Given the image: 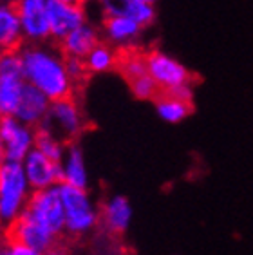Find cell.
I'll return each instance as SVG.
<instances>
[{"label":"cell","instance_id":"obj_1","mask_svg":"<svg viewBox=\"0 0 253 255\" xmlns=\"http://www.w3.org/2000/svg\"><path fill=\"white\" fill-rule=\"evenodd\" d=\"M25 84L33 85L51 102L73 96L74 82L65 71V56L58 47L42 44H25L18 49Z\"/></svg>","mask_w":253,"mask_h":255},{"label":"cell","instance_id":"obj_2","mask_svg":"<svg viewBox=\"0 0 253 255\" xmlns=\"http://www.w3.org/2000/svg\"><path fill=\"white\" fill-rule=\"evenodd\" d=\"M63 206V232L73 237L93 232L100 223V212L87 188L58 183Z\"/></svg>","mask_w":253,"mask_h":255},{"label":"cell","instance_id":"obj_3","mask_svg":"<svg viewBox=\"0 0 253 255\" xmlns=\"http://www.w3.org/2000/svg\"><path fill=\"white\" fill-rule=\"evenodd\" d=\"M31 192L22 163L0 161V219L4 225H11L22 214Z\"/></svg>","mask_w":253,"mask_h":255},{"label":"cell","instance_id":"obj_4","mask_svg":"<svg viewBox=\"0 0 253 255\" xmlns=\"http://www.w3.org/2000/svg\"><path fill=\"white\" fill-rule=\"evenodd\" d=\"M40 125L62 137L63 141H74L82 136V132L87 127V122H85L80 103L73 96H67V98L51 102L47 116Z\"/></svg>","mask_w":253,"mask_h":255},{"label":"cell","instance_id":"obj_5","mask_svg":"<svg viewBox=\"0 0 253 255\" xmlns=\"http://www.w3.org/2000/svg\"><path fill=\"white\" fill-rule=\"evenodd\" d=\"M22 212L56 237L63 234V206L58 185L33 190Z\"/></svg>","mask_w":253,"mask_h":255},{"label":"cell","instance_id":"obj_6","mask_svg":"<svg viewBox=\"0 0 253 255\" xmlns=\"http://www.w3.org/2000/svg\"><path fill=\"white\" fill-rule=\"evenodd\" d=\"M146 62V74L150 76L161 93H168L179 85L192 84L194 74L190 73L179 60L170 56L165 51L152 49L145 54Z\"/></svg>","mask_w":253,"mask_h":255},{"label":"cell","instance_id":"obj_7","mask_svg":"<svg viewBox=\"0 0 253 255\" xmlns=\"http://www.w3.org/2000/svg\"><path fill=\"white\" fill-rule=\"evenodd\" d=\"M24 85L25 80L18 49L2 51L0 53V116H13Z\"/></svg>","mask_w":253,"mask_h":255},{"label":"cell","instance_id":"obj_8","mask_svg":"<svg viewBox=\"0 0 253 255\" xmlns=\"http://www.w3.org/2000/svg\"><path fill=\"white\" fill-rule=\"evenodd\" d=\"M34 147V127L15 116L0 118V161H22Z\"/></svg>","mask_w":253,"mask_h":255},{"label":"cell","instance_id":"obj_9","mask_svg":"<svg viewBox=\"0 0 253 255\" xmlns=\"http://www.w3.org/2000/svg\"><path fill=\"white\" fill-rule=\"evenodd\" d=\"M16 13L20 18L22 36L27 44L49 42L47 0H16Z\"/></svg>","mask_w":253,"mask_h":255},{"label":"cell","instance_id":"obj_10","mask_svg":"<svg viewBox=\"0 0 253 255\" xmlns=\"http://www.w3.org/2000/svg\"><path fill=\"white\" fill-rule=\"evenodd\" d=\"M7 226H9L7 228V237L9 239L29 246L33 250H38L47 255L56 248L58 237L54 236V234H51L49 230H45L44 226L38 225L36 221H33L24 212Z\"/></svg>","mask_w":253,"mask_h":255},{"label":"cell","instance_id":"obj_11","mask_svg":"<svg viewBox=\"0 0 253 255\" xmlns=\"http://www.w3.org/2000/svg\"><path fill=\"white\" fill-rule=\"evenodd\" d=\"M22 168H24L25 179L29 183L31 190H42V188L53 187L62 183V167L60 161H53L47 156L31 148L27 156L22 159Z\"/></svg>","mask_w":253,"mask_h":255},{"label":"cell","instance_id":"obj_12","mask_svg":"<svg viewBox=\"0 0 253 255\" xmlns=\"http://www.w3.org/2000/svg\"><path fill=\"white\" fill-rule=\"evenodd\" d=\"M87 20V11L83 4H71L62 0H47V22L49 36L54 42L60 40Z\"/></svg>","mask_w":253,"mask_h":255},{"label":"cell","instance_id":"obj_13","mask_svg":"<svg viewBox=\"0 0 253 255\" xmlns=\"http://www.w3.org/2000/svg\"><path fill=\"white\" fill-rule=\"evenodd\" d=\"M143 33V27L125 16L123 13H116V15L103 16V24L100 34H102L105 42L111 44L116 49H130L136 45Z\"/></svg>","mask_w":253,"mask_h":255},{"label":"cell","instance_id":"obj_14","mask_svg":"<svg viewBox=\"0 0 253 255\" xmlns=\"http://www.w3.org/2000/svg\"><path fill=\"white\" fill-rule=\"evenodd\" d=\"M49 105H51V100L42 91H38V89L29 84H25L13 116L18 122L36 128L45 120V116H47Z\"/></svg>","mask_w":253,"mask_h":255},{"label":"cell","instance_id":"obj_15","mask_svg":"<svg viewBox=\"0 0 253 255\" xmlns=\"http://www.w3.org/2000/svg\"><path fill=\"white\" fill-rule=\"evenodd\" d=\"M102 40V34L96 25L85 20L78 27L69 31L58 44V49L62 51L63 56H74V58H85L87 53L93 49L94 45Z\"/></svg>","mask_w":253,"mask_h":255},{"label":"cell","instance_id":"obj_16","mask_svg":"<svg viewBox=\"0 0 253 255\" xmlns=\"http://www.w3.org/2000/svg\"><path fill=\"white\" fill-rule=\"evenodd\" d=\"M62 183L78 188H89V172L85 165V156L80 145L71 143L65 147L62 161Z\"/></svg>","mask_w":253,"mask_h":255},{"label":"cell","instance_id":"obj_17","mask_svg":"<svg viewBox=\"0 0 253 255\" xmlns=\"http://www.w3.org/2000/svg\"><path fill=\"white\" fill-rule=\"evenodd\" d=\"M132 214V205L125 196H112L109 201L103 203L100 221L111 234H123L130 226Z\"/></svg>","mask_w":253,"mask_h":255},{"label":"cell","instance_id":"obj_18","mask_svg":"<svg viewBox=\"0 0 253 255\" xmlns=\"http://www.w3.org/2000/svg\"><path fill=\"white\" fill-rule=\"evenodd\" d=\"M24 45L20 18L13 4H0V49L16 51Z\"/></svg>","mask_w":253,"mask_h":255},{"label":"cell","instance_id":"obj_19","mask_svg":"<svg viewBox=\"0 0 253 255\" xmlns=\"http://www.w3.org/2000/svg\"><path fill=\"white\" fill-rule=\"evenodd\" d=\"M89 74H105L111 73L118 67L120 62V53L116 47H112L107 42H98L93 49L89 51L87 56L83 58Z\"/></svg>","mask_w":253,"mask_h":255},{"label":"cell","instance_id":"obj_20","mask_svg":"<svg viewBox=\"0 0 253 255\" xmlns=\"http://www.w3.org/2000/svg\"><path fill=\"white\" fill-rule=\"evenodd\" d=\"M154 105H156V113L159 120L170 125H177V123L185 122L192 114V102H185L172 96L168 93H159L154 98Z\"/></svg>","mask_w":253,"mask_h":255},{"label":"cell","instance_id":"obj_21","mask_svg":"<svg viewBox=\"0 0 253 255\" xmlns=\"http://www.w3.org/2000/svg\"><path fill=\"white\" fill-rule=\"evenodd\" d=\"M65 141H63L62 137H58L54 132H51L49 128L38 127L34 128V148L40 150V152L47 156L49 159H53V161H62L63 152H65Z\"/></svg>","mask_w":253,"mask_h":255},{"label":"cell","instance_id":"obj_22","mask_svg":"<svg viewBox=\"0 0 253 255\" xmlns=\"http://www.w3.org/2000/svg\"><path fill=\"white\" fill-rule=\"evenodd\" d=\"M120 13L134 20L139 27H148L156 22V5L146 2H123L120 4Z\"/></svg>","mask_w":253,"mask_h":255},{"label":"cell","instance_id":"obj_23","mask_svg":"<svg viewBox=\"0 0 253 255\" xmlns=\"http://www.w3.org/2000/svg\"><path fill=\"white\" fill-rule=\"evenodd\" d=\"M122 76L130 82V80L146 74V62H145V54L141 53H134V51H128L126 54L120 56V62H118V67Z\"/></svg>","mask_w":253,"mask_h":255},{"label":"cell","instance_id":"obj_24","mask_svg":"<svg viewBox=\"0 0 253 255\" xmlns=\"http://www.w3.org/2000/svg\"><path fill=\"white\" fill-rule=\"evenodd\" d=\"M128 87H130L132 96L137 100H141V102H152V100L161 93L159 87L156 85V82H154L148 74H141V76L130 80V82H128Z\"/></svg>","mask_w":253,"mask_h":255},{"label":"cell","instance_id":"obj_25","mask_svg":"<svg viewBox=\"0 0 253 255\" xmlns=\"http://www.w3.org/2000/svg\"><path fill=\"white\" fill-rule=\"evenodd\" d=\"M65 71H67L69 78L73 80L74 84L82 82L89 74L83 58H74V56H65Z\"/></svg>","mask_w":253,"mask_h":255},{"label":"cell","instance_id":"obj_26","mask_svg":"<svg viewBox=\"0 0 253 255\" xmlns=\"http://www.w3.org/2000/svg\"><path fill=\"white\" fill-rule=\"evenodd\" d=\"M0 255H45V254H42L38 250H33L29 246L5 237L4 245H0Z\"/></svg>","mask_w":253,"mask_h":255},{"label":"cell","instance_id":"obj_27","mask_svg":"<svg viewBox=\"0 0 253 255\" xmlns=\"http://www.w3.org/2000/svg\"><path fill=\"white\" fill-rule=\"evenodd\" d=\"M168 94H172V96H175V98L179 100H185V102H192L194 100V85L192 84L179 85V87L168 91Z\"/></svg>","mask_w":253,"mask_h":255},{"label":"cell","instance_id":"obj_28","mask_svg":"<svg viewBox=\"0 0 253 255\" xmlns=\"http://www.w3.org/2000/svg\"><path fill=\"white\" fill-rule=\"evenodd\" d=\"M116 2H120V4H123V2H146V4H154V5H156L157 0H116Z\"/></svg>","mask_w":253,"mask_h":255},{"label":"cell","instance_id":"obj_29","mask_svg":"<svg viewBox=\"0 0 253 255\" xmlns=\"http://www.w3.org/2000/svg\"><path fill=\"white\" fill-rule=\"evenodd\" d=\"M85 2H87V0H85ZM89 2H93V4H98L100 7H102V5L109 4V2H112V0H89Z\"/></svg>","mask_w":253,"mask_h":255},{"label":"cell","instance_id":"obj_30","mask_svg":"<svg viewBox=\"0 0 253 255\" xmlns=\"http://www.w3.org/2000/svg\"><path fill=\"white\" fill-rule=\"evenodd\" d=\"M62 2H71V4H85V0H62Z\"/></svg>","mask_w":253,"mask_h":255},{"label":"cell","instance_id":"obj_31","mask_svg":"<svg viewBox=\"0 0 253 255\" xmlns=\"http://www.w3.org/2000/svg\"><path fill=\"white\" fill-rule=\"evenodd\" d=\"M0 4H16V0H0Z\"/></svg>","mask_w":253,"mask_h":255},{"label":"cell","instance_id":"obj_32","mask_svg":"<svg viewBox=\"0 0 253 255\" xmlns=\"http://www.w3.org/2000/svg\"><path fill=\"white\" fill-rule=\"evenodd\" d=\"M47 255H63V254H60V252H58V250H56V248H54V250H53V252H51V254H47Z\"/></svg>","mask_w":253,"mask_h":255},{"label":"cell","instance_id":"obj_33","mask_svg":"<svg viewBox=\"0 0 253 255\" xmlns=\"http://www.w3.org/2000/svg\"><path fill=\"white\" fill-rule=\"evenodd\" d=\"M4 223H2V219H0V234H2V230H4Z\"/></svg>","mask_w":253,"mask_h":255},{"label":"cell","instance_id":"obj_34","mask_svg":"<svg viewBox=\"0 0 253 255\" xmlns=\"http://www.w3.org/2000/svg\"><path fill=\"white\" fill-rule=\"evenodd\" d=\"M0 53H2V49H0Z\"/></svg>","mask_w":253,"mask_h":255},{"label":"cell","instance_id":"obj_35","mask_svg":"<svg viewBox=\"0 0 253 255\" xmlns=\"http://www.w3.org/2000/svg\"><path fill=\"white\" fill-rule=\"evenodd\" d=\"M0 118H2V116H0Z\"/></svg>","mask_w":253,"mask_h":255}]
</instances>
